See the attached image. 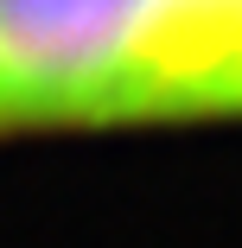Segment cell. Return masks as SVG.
<instances>
[{"instance_id": "1", "label": "cell", "mask_w": 242, "mask_h": 248, "mask_svg": "<svg viewBox=\"0 0 242 248\" xmlns=\"http://www.w3.org/2000/svg\"><path fill=\"white\" fill-rule=\"evenodd\" d=\"M242 121V0H0V134Z\"/></svg>"}]
</instances>
